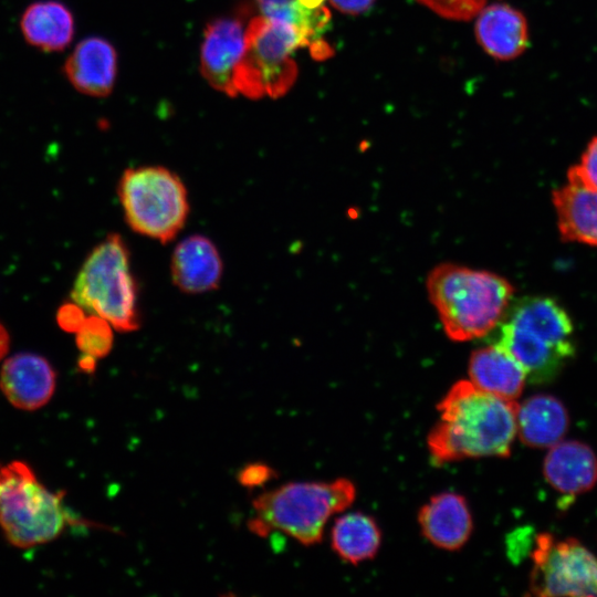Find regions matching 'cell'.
Masks as SVG:
<instances>
[{
    "label": "cell",
    "mask_w": 597,
    "mask_h": 597,
    "mask_svg": "<svg viewBox=\"0 0 597 597\" xmlns=\"http://www.w3.org/2000/svg\"><path fill=\"white\" fill-rule=\"evenodd\" d=\"M517 407L515 400L485 392L470 380L457 381L438 404L439 421L427 438L433 462L510 455Z\"/></svg>",
    "instance_id": "cell-1"
},
{
    "label": "cell",
    "mask_w": 597,
    "mask_h": 597,
    "mask_svg": "<svg viewBox=\"0 0 597 597\" xmlns=\"http://www.w3.org/2000/svg\"><path fill=\"white\" fill-rule=\"evenodd\" d=\"M427 291L447 336L455 342L480 338L502 321L513 295L503 276L441 263L427 277Z\"/></svg>",
    "instance_id": "cell-2"
},
{
    "label": "cell",
    "mask_w": 597,
    "mask_h": 597,
    "mask_svg": "<svg viewBox=\"0 0 597 597\" xmlns=\"http://www.w3.org/2000/svg\"><path fill=\"white\" fill-rule=\"evenodd\" d=\"M355 484L345 478L331 482H292L264 492L252 502L251 532H281L310 546L322 541L329 517L349 507Z\"/></svg>",
    "instance_id": "cell-3"
},
{
    "label": "cell",
    "mask_w": 597,
    "mask_h": 597,
    "mask_svg": "<svg viewBox=\"0 0 597 597\" xmlns=\"http://www.w3.org/2000/svg\"><path fill=\"white\" fill-rule=\"evenodd\" d=\"M73 301L119 332L140 326L138 286L129 250L117 233L97 244L84 261L71 292Z\"/></svg>",
    "instance_id": "cell-4"
},
{
    "label": "cell",
    "mask_w": 597,
    "mask_h": 597,
    "mask_svg": "<svg viewBox=\"0 0 597 597\" xmlns=\"http://www.w3.org/2000/svg\"><path fill=\"white\" fill-rule=\"evenodd\" d=\"M64 493H53L21 461L0 463V526L14 546L30 548L56 538L72 519Z\"/></svg>",
    "instance_id": "cell-5"
},
{
    "label": "cell",
    "mask_w": 597,
    "mask_h": 597,
    "mask_svg": "<svg viewBox=\"0 0 597 597\" xmlns=\"http://www.w3.org/2000/svg\"><path fill=\"white\" fill-rule=\"evenodd\" d=\"M117 195L128 227L163 244L175 239L189 216L185 184L161 166L126 169L118 181Z\"/></svg>",
    "instance_id": "cell-6"
},
{
    "label": "cell",
    "mask_w": 597,
    "mask_h": 597,
    "mask_svg": "<svg viewBox=\"0 0 597 597\" xmlns=\"http://www.w3.org/2000/svg\"><path fill=\"white\" fill-rule=\"evenodd\" d=\"M308 40L293 25L258 15L245 28L244 51L234 73L237 93L249 98L280 97L297 76L292 54L310 48Z\"/></svg>",
    "instance_id": "cell-7"
},
{
    "label": "cell",
    "mask_w": 597,
    "mask_h": 597,
    "mask_svg": "<svg viewBox=\"0 0 597 597\" xmlns=\"http://www.w3.org/2000/svg\"><path fill=\"white\" fill-rule=\"evenodd\" d=\"M530 590L546 596H597V558L575 538L540 534L532 552Z\"/></svg>",
    "instance_id": "cell-8"
},
{
    "label": "cell",
    "mask_w": 597,
    "mask_h": 597,
    "mask_svg": "<svg viewBox=\"0 0 597 597\" xmlns=\"http://www.w3.org/2000/svg\"><path fill=\"white\" fill-rule=\"evenodd\" d=\"M245 29L239 18L223 17L210 22L203 33L200 66L216 90L235 96L234 73L244 51Z\"/></svg>",
    "instance_id": "cell-9"
},
{
    "label": "cell",
    "mask_w": 597,
    "mask_h": 597,
    "mask_svg": "<svg viewBox=\"0 0 597 597\" xmlns=\"http://www.w3.org/2000/svg\"><path fill=\"white\" fill-rule=\"evenodd\" d=\"M62 72L72 87L92 97L108 96L117 76V52L106 39L84 38L65 59Z\"/></svg>",
    "instance_id": "cell-10"
},
{
    "label": "cell",
    "mask_w": 597,
    "mask_h": 597,
    "mask_svg": "<svg viewBox=\"0 0 597 597\" xmlns=\"http://www.w3.org/2000/svg\"><path fill=\"white\" fill-rule=\"evenodd\" d=\"M55 378V373L46 359L32 353H20L3 363L0 388L14 407L35 410L51 399Z\"/></svg>",
    "instance_id": "cell-11"
},
{
    "label": "cell",
    "mask_w": 597,
    "mask_h": 597,
    "mask_svg": "<svg viewBox=\"0 0 597 597\" xmlns=\"http://www.w3.org/2000/svg\"><path fill=\"white\" fill-rule=\"evenodd\" d=\"M222 273L220 253L214 243L205 235H189L172 251L171 280L184 293L199 294L218 289Z\"/></svg>",
    "instance_id": "cell-12"
},
{
    "label": "cell",
    "mask_w": 597,
    "mask_h": 597,
    "mask_svg": "<svg viewBox=\"0 0 597 597\" xmlns=\"http://www.w3.org/2000/svg\"><path fill=\"white\" fill-rule=\"evenodd\" d=\"M422 535L434 546L458 551L471 536L473 521L464 496L441 492L429 499L418 513Z\"/></svg>",
    "instance_id": "cell-13"
},
{
    "label": "cell",
    "mask_w": 597,
    "mask_h": 597,
    "mask_svg": "<svg viewBox=\"0 0 597 597\" xmlns=\"http://www.w3.org/2000/svg\"><path fill=\"white\" fill-rule=\"evenodd\" d=\"M19 28L24 41L44 53L66 50L75 36V18L60 0H38L21 13Z\"/></svg>",
    "instance_id": "cell-14"
},
{
    "label": "cell",
    "mask_w": 597,
    "mask_h": 597,
    "mask_svg": "<svg viewBox=\"0 0 597 597\" xmlns=\"http://www.w3.org/2000/svg\"><path fill=\"white\" fill-rule=\"evenodd\" d=\"M500 324L496 343L519 360L532 381H547L555 377L574 355V346L553 345L506 321Z\"/></svg>",
    "instance_id": "cell-15"
},
{
    "label": "cell",
    "mask_w": 597,
    "mask_h": 597,
    "mask_svg": "<svg viewBox=\"0 0 597 597\" xmlns=\"http://www.w3.org/2000/svg\"><path fill=\"white\" fill-rule=\"evenodd\" d=\"M568 182L553 192L561 237L597 247V192L568 171Z\"/></svg>",
    "instance_id": "cell-16"
},
{
    "label": "cell",
    "mask_w": 597,
    "mask_h": 597,
    "mask_svg": "<svg viewBox=\"0 0 597 597\" xmlns=\"http://www.w3.org/2000/svg\"><path fill=\"white\" fill-rule=\"evenodd\" d=\"M543 472L555 490L565 494H580L597 482V457L586 443L558 441L549 448Z\"/></svg>",
    "instance_id": "cell-17"
},
{
    "label": "cell",
    "mask_w": 597,
    "mask_h": 597,
    "mask_svg": "<svg viewBox=\"0 0 597 597\" xmlns=\"http://www.w3.org/2000/svg\"><path fill=\"white\" fill-rule=\"evenodd\" d=\"M468 371L475 387L510 400H515L522 394L527 379L524 367L498 343L474 350Z\"/></svg>",
    "instance_id": "cell-18"
},
{
    "label": "cell",
    "mask_w": 597,
    "mask_h": 597,
    "mask_svg": "<svg viewBox=\"0 0 597 597\" xmlns=\"http://www.w3.org/2000/svg\"><path fill=\"white\" fill-rule=\"evenodd\" d=\"M475 35L484 51L499 60L519 56L527 46L524 15L504 3L483 7L476 14Z\"/></svg>",
    "instance_id": "cell-19"
},
{
    "label": "cell",
    "mask_w": 597,
    "mask_h": 597,
    "mask_svg": "<svg viewBox=\"0 0 597 597\" xmlns=\"http://www.w3.org/2000/svg\"><path fill=\"white\" fill-rule=\"evenodd\" d=\"M517 434L532 448H551L567 431L569 417L563 402L551 395H534L517 407Z\"/></svg>",
    "instance_id": "cell-20"
},
{
    "label": "cell",
    "mask_w": 597,
    "mask_h": 597,
    "mask_svg": "<svg viewBox=\"0 0 597 597\" xmlns=\"http://www.w3.org/2000/svg\"><path fill=\"white\" fill-rule=\"evenodd\" d=\"M505 321L553 345L574 346L572 321L565 310L549 297H526L520 301Z\"/></svg>",
    "instance_id": "cell-21"
},
{
    "label": "cell",
    "mask_w": 597,
    "mask_h": 597,
    "mask_svg": "<svg viewBox=\"0 0 597 597\" xmlns=\"http://www.w3.org/2000/svg\"><path fill=\"white\" fill-rule=\"evenodd\" d=\"M380 544L381 531L377 522L362 512L339 516L331 531L333 551L352 565L374 558Z\"/></svg>",
    "instance_id": "cell-22"
},
{
    "label": "cell",
    "mask_w": 597,
    "mask_h": 597,
    "mask_svg": "<svg viewBox=\"0 0 597 597\" xmlns=\"http://www.w3.org/2000/svg\"><path fill=\"white\" fill-rule=\"evenodd\" d=\"M75 333L76 345L82 353L80 367L85 371H92L96 360L105 357L112 349L111 324L92 314L83 320Z\"/></svg>",
    "instance_id": "cell-23"
},
{
    "label": "cell",
    "mask_w": 597,
    "mask_h": 597,
    "mask_svg": "<svg viewBox=\"0 0 597 597\" xmlns=\"http://www.w3.org/2000/svg\"><path fill=\"white\" fill-rule=\"evenodd\" d=\"M436 13L452 20H469L485 6L486 0H418Z\"/></svg>",
    "instance_id": "cell-24"
},
{
    "label": "cell",
    "mask_w": 597,
    "mask_h": 597,
    "mask_svg": "<svg viewBox=\"0 0 597 597\" xmlns=\"http://www.w3.org/2000/svg\"><path fill=\"white\" fill-rule=\"evenodd\" d=\"M569 171L597 192V137L590 140L579 164L572 167Z\"/></svg>",
    "instance_id": "cell-25"
},
{
    "label": "cell",
    "mask_w": 597,
    "mask_h": 597,
    "mask_svg": "<svg viewBox=\"0 0 597 597\" xmlns=\"http://www.w3.org/2000/svg\"><path fill=\"white\" fill-rule=\"evenodd\" d=\"M274 476V470L264 463H251L239 472V482L247 488L260 486Z\"/></svg>",
    "instance_id": "cell-26"
},
{
    "label": "cell",
    "mask_w": 597,
    "mask_h": 597,
    "mask_svg": "<svg viewBox=\"0 0 597 597\" xmlns=\"http://www.w3.org/2000/svg\"><path fill=\"white\" fill-rule=\"evenodd\" d=\"M85 316L83 315L82 307L78 305H65L59 313V322L61 326L71 332H75Z\"/></svg>",
    "instance_id": "cell-27"
},
{
    "label": "cell",
    "mask_w": 597,
    "mask_h": 597,
    "mask_svg": "<svg viewBox=\"0 0 597 597\" xmlns=\"http://www.w3.org/2000/svg\"><path fill=\"white\" fill-rule=\"evenodd\" d=\"M338 11L347 14H359L368 10L375 0H328Z\"/></svg>",
    "instance_id": "cell-28"
},
{
    "label": "cell",
    "mask_w": 597,
    "mask_h": 597,
    "mask_svg": "<svg viewBox=\"0 0 597 597\" xmlns=\"http://www.w3.org/2000/svg\"><path fill=\"white\" fill-rule=\"evenodd\" d=\"M9 347V336L4 327L0 324V359L6 355Z\"/></svg>",
    "instance_id": "cell-29"
}]
</instances>
